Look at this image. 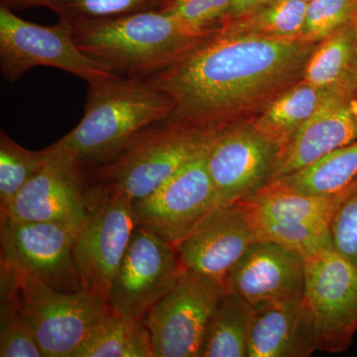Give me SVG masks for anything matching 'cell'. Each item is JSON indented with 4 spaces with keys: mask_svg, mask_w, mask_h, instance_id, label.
<instances>
[{
    "mask_svg": "<svg viewBox=\"0 0 357 357\" xmlns=\"http://www.w3.org/2000/svg\"><path fill=\"white\" fill-rule=\"evenodd\" d=\"M211 145L156 191L133 202L137 227L151 230L177 246L222 206L206 164Z\"/></svg>",
    "mask_w": 357,
    "mask_h": 357,
    "instance_id": "11",
    "label": "cell"
},
{
    "mask_svg": "<svg viewBox=\"0 0 357 357\" xmlns=\"http://www.w3.org/2000/svg\"><path fill=\"white\" fill-rule=\"evenodd\" d=\"M167 0H55L49 7L59 21L72 25L109 20L142 11L159 10Z\"/></svg>",
    "mask_w": 357,
    "mask_h": 357,
    "instance_id": "27",
    "label": "cell"
},
{
    "mask_svg": "<svg viewBox=\"0 0 357 357\" xmlns=\"http://www.w3.org/2000/svg\"><path fill=\"white\" fill-rule=\"evenodd\" d=\"M270 1H272V0H234V3H232L229 16H227V20H225V22L236 20V18L239 17V16H243L244 14L251 13V11L257 9L258 7L264 6V4Z\"/></svg>",
    "mask_w": 357,
    "mask_h": 357,
    "instance_id": "32",
    "label": "cell"
},
{
    "mask_svg": "<svg viewBox=\"0 0 357 357\" xmlns=\"http://www.w3.org/2000/svg\"><path fill=\"white\" fill-rule=\"evenodd\" d=\"M347 192L312 196L273 181L237 203L258 241L280 244L307 257L328 243L333 215Z\"/></svg>",
    "mask_w": 357,
    "mask_h": 357,
    "instance_id": "5",
    "label": "cell"
},
{
    "mask_svg": "<svg viewBox=\"0 0 357 357\" xmlns=\"http://www.w3.org/2000/svg\"><path fill=\"white\" fill-rule=\"evenodd\" d=\"M357 96L356 98H351V109L352 114H354V119L357 122Z\"/></svg>",
    "mask_w": 357,
    "mask_h": 357,
    "instance_id": "36",
    "label": "cell"
},
{
    "mask_svg": "<svg viewBox=\"0 0 357 357\" xmlns=\"http://www.w3.org/2000/svg\"><path fill=\"white\" fill-rule=\"evenodd\" d=\"M252 311L248 357H309L319 351L303 299Z\"/></svg>",
    "mask_w": 357,
    "mask_h": 357,
    "instance_id": "19",
    "label": "cell"
},
{
    "mask_svg": "<svg viewBox=\"0 0 357 357\" xmlns=\"http://www.w3.org/2000/svg\"><path fill=\"white\" fill-rule=\"evenodd\" d=\"M50 148L31 151L0 132V215L6 213L16 195L49 162Z\"/></svg>",
    "mask_w": 357,
    "mask_h": 357,
    "instance_id": "26",
    "label": "cell"
},
{
    "mask_svg": "<svg viewBox=\"0 0 357 357\" xmlns=\"http://www.w3.org/2000/svg\"><path fill=\"white\" fill-rule=\"evenodd\" d=\"M356 7L357 0H312L307 2L300 39L319 43L347 25Z\"/></svg>",
    "mask_w": 357,
    "mask_h": 357,
    "instance_id": "29",
    "label": "cell"
},
{
    "mask_svg": "<svg viewBox=\"0 0 357 357\" xmlns=\"http://www.w3.org/2000/svg\"><path fill=\"white\" fill-rule=\"evenodd\" d=\"M51 67L81 77L89 84L117 77L77 47L67 23L45 26L30 22L0 6V73L15 83L28 70Z\"/></svg>",
    "mask_w": 357,
    "mask_h": 357,
    "instance_id": "6",
    "label": "cell"
},
{
    "mask_svg": "<svg viewBox=\"0 0 357 357\" xmlns=\"http://www.w3.org/2000/svg\"><path fill=\"white\" fill-rule=\"evenodd\" d=\"M345 88L357 93V64L354 69L352 70L351 75H349V79H347V83H345Z\"/></svg>",
    "mask_w": 357,
    "mask_h": 357,
    "instance_id": "34",
    "label": "cell"
},
{
    "mask_svg": "<svg viewBox=\"0 0 357 357\" xmlns=\"http://www.w3.org/2000/svg\"><path fill=\"white\" fill-rule=\"evenodd\" d=\"M330 236L332 248L357 268V184L335 211Z\"/></svg>",
    "mask_w": 357,
    "mask_h": 357,
    "instance_id": "31",
    "label": "cell"
},
{
    "mask_svg": "<svg viewBox=\"0 0 357 357\" xmlns=\"http://www.w3.org/2000/svg\"><path fill=\"white\" fill-rule=\"evenodd\" d=\"M170 98L150 77H117L89 84L83 119L51 145L84 170V165L114 158L140 134L172 112Z\"/></svg>",
    "mask_w": 357,
    "mask_h": 357,
    "instance_id": "2",
    "label": "cell"
},
{
    "mask_svg": "<svg viewBox=\"0 0 357 357\" xmlns=\"http://www.w3.org/2000/svg\"><path fill=\"white\" fill-rule=\"evenodd\" d=\"M257 241L245 211L236 203L211 213L176 248L184 269L225 288L232 270Z\"/></svg>",
    "mask_w": 357,
    "mask_h": 357,
    "instance_id": "15",
    "label": "cell"
},
{
    "mask_svg": "<svg viewBox=\"0 0 357 357\" xmlns=\"http://www.w3.org/2000/svg\"><path fill=\"white\" fill-rule=\"evenodd\" d=\"M303 303L319 351H347L357 332V268L332 246L306 258Z\"/></svg>",
    "mask_w": 357,
    "mask_h": 357,
    "instance_id": "8",
    "label": "cell"
},
{
    "mask_svg": "<svg viewBox=\"0 0 357 357\" xmlns=\"http://www.w3.org/2000/svg\"><path fill=\"white\" fill-rule=\"evenodd\" d=\"M21 312L44 357H74L89 333L110 312L88 290L60 291L36 279L21 278Z\"/></svg>",
    "mask_w": 357,
    "mask_h": 357,
    "instance_id": "7",
    "label": "cell"
},
{
    "mask_svg": "<svg viewBox=\"0 0 357 357\" xmlns=\"http://www.w3.org/2000/svg\"><path fill=\"white\" fill-rule=\"evenodd\" d=\"M356 96V91L347 88L335 91L282 148L270 182L298 172L356 141L357 122L351 109V98Z\"/></svg>",
    "mask_w": 357,
    "mask_h": 357,
    "instance_id": "18",
    "label": "cell"
},
{
    "mask_svg": "<svg viewBox=\"0 0 357 357\" xmlns=\"http://www.w3.org/2000/svg\"><path fill=\"white\" fill-rule=\"evenodd\" d=\"M220 130L159 122L102 164L98 181L105 191L132 202L145 198L210 146Z\"/></svg>",
    "mask_w": 357,
    "mask_h": 357,
    "instance_id": "4",
    "label": "cell"
},
{
    "mask_svg": "<svg viewBox=\"0 0 357 357\" xmlns=\"http://www.w3.org/2000/svg\"><path fill=\"white\" fill-rule=\"evenodd\" d=\"M279 152L251 119L222 129L208 148L206 164L222 206L243 201L267 185Z\"/></svg>",
    "mask_w": 357,
    "mask_h": 357,
    "instance_id": "14",
    "label": "cell"
},
{
    "mask_svg": "<svg viewBox=\"0 0 357 357\" xmlns=\"http://www.w3.org/2000/svg\"><path fill=\"white\" fill-rule=\"evenodd\" d=\"M0 317V356H43L31 328L21 312L20 292L1 296Z\"/></svg>",
    "mask_w": 357,
    "mask_h": 357,
    "instance_id": "28",
    "label": "cell"
},
{
    "mask_svg": "<svg viewBox=\"0 0 357 357\" xmlns=\"http://www.w3.org/2000/svg\"><path fill=\"white\" fill-rule=\"evenodd\" d=\"M74 357H155L144 317L129 318L110 312Z\"/></svg>",
    "mask_w": 357,
    "mask_h": 357,
    "instance_id": "22",
    "label": "cell"
},
{
    "mask_svg": "<svg viewBox=\"0 0 357 357\" xmlns=\"http://www.w3.org/2000/svg\"><path fill=\"white\" fill-rule=\"evenodd\" d=\"M183 270L176 246L151 230L136 227L110 288V311L143 318L172 290Z\"/></svg>",
    "mask_w": 357,
    "mask_h": 357,
    "instance_id": "13",
    "label": "cell"
},
{
    "mask_svg": "<svg viewBox=\"0 0 357 357\" xmlns=\"http://www.w3.org/2000/svg\"><path fill=\"white\" fill-rule=\"evenodd\" d=\"M307 6L304 0H272L251 13L223 23L218 33L227 36L300 39Z\"/></svg>",
    "mask_w": 357,
    "mask_h": 357,
    "instance_id": "24",
    "label": "cell"
},
{
    "mask_svg": "<svg viewBox=\"0 0 357 357\" xmlns=\"http://www.w3.org/2000/svg\"><path fill=\"white\" fill-rule=\"evenodd\" d=\"M55 0H0L1 6L13 11L24 10L32 7H50Z\"/></svg>",
    "mask_w": 357,
    "mask_h": 357,
    "instance_id": "33",
    "label": "cell"
},
{
    "mask_svg": "<svg viewBox=\"0 0 357 357\" xmlns=\"http://www.w3.org/2000/svg\"><path fill=\"white\" fill-rule=\"evenodd\" d=\"M133 202L103 190L100 202L91 206L77 232L75 262L84 290L109 304L110 288L136 229Z\"/></svg>",
    "mask_w": 357,
    "mask_h": 357,
    "instance_id": "12",
    "label": "cell"
},
{
    "mask_svg": "<svg viewBox=\"0 0 357 357\" xmlns=\"http://www.w3.org/2000/svg\"><path fill=\"white\" fill-rule=\"evenodd\" d=\"M234 0H167L161 13L201 31H217L227 20Z\"/></svg>",
    "mask_w": 357,
    "mask_h": 357,
    "instance_id": "30",
    "label": "cell"
},
{
    "mask_svg": "<svg viewBox=\"0 0 357 357\" xmlns=\"http://www.w3.org/2000/svg\"><path fill=\"white\" fill-rule=\"evenodd\" d=\"M318 43L220 33L151 76L173 109L162 122L222 129L252 119L302 79Z\"/></svg>",
    "mask_w": 357,
    "mask_h": 357,
    "instance_id": "1",
    "label": "cell"
},
{
    "mask_svg": "<svg viewBox=\"0 0 357 357\" xmlns=\"http://www.w3.org/2000/svg\"><path fill=\"white\" fill-rule=\"evenodd\" d=\"M351 25L352 28V31H354V41H356L357 51V7L356 11H354V15H352L351 20Z\"/></svg>",
    "mask_w": 357,
    "mask_h": 357,
    "instance_id": "35",
    "label": "cell"
},
{
    "mask_svg": "<svg viewBox=\"0 0 357 357\" xmlns=\"http://www.w3.org/2000/svg\"><path fill=\"white\" fill-rule=\"evenodd\" d=\"M225 288L183 270L170 292L144 317L155 357H199L206 326Z\"/></svg>",
    "mask_w": 357,
    "mask_h": 357,
    "instance_id": "10",
    "label": "cell"
},
{
    "mask_svg": "<svg viewBox=\"0 0 357 357\" xmlns=\"http://www.w3.org/2000/svg\"><path fill=\"white\" fill-rule=\"evenodd\" d=\"M70 26L86 56L122 77L158 74L218 31L194 29L160 10Z\"/></svg>",
    "mask_w": 357,
    "mask_h": 357,
    "instance_id": "3",
    "label": "cell"
},
{
    "mask_svg": "<svg viewBox=\"0 0 357 357\" xmlns=\"http://www.w3.org/2000/svg\"><path fill=\"white\" fill-rule=\"evenodd\" d=\"M304 1L310 2V1H312V0H304Z\"/></svg>",
    "mask_w": 357,
    "mask_h": 357,
    "instance_id": "37",
    "label": "cell"
},
{
    "mask_svg": "<svg viewBox=\"0 0 357 357\" xmlns=\"http://www.w3.org/2000/svg\"><path fill=\"white\" fill-rule=\"evenodd\" d=\"M342 88L344 86L323 88L301 79L277 96L250 119L251 121L256 128L271 138L281 151L324 103Z\"/></svg>",
    "mask_w": 357,
    "mask_h": 357,
    "instance_id": "20",
    "label": "cell"
},
{
    "mask_svg": "<svg viewBox=\"0 0 357 357\" xmlns=\"http://www.w3.org/2000/svg\"><path fill=\"white\" fill-rule=\"evenodd\" d=\"M356 64V41L349 21L337 32L319 42L305 66L302 79L323 88H345Z\"/></svg>",
    "mask_w": 357,
    "mask_h": 357,
    "instance_id": "25",
    "label": "cell"
},
{
    "mask_svg": "<svg viewBox=\"0 0 357 357\" xmlns=\"http://www.w3.org/2000/svg\"><path fill=\"white\" fill-rule=\"evenodd\" d=\"M306 282V259L280 244L258 241L234 267L225 291L252 309L302 300Z\"/></svg>",
    "mask_w": 357,
    "mask_h": 357,
    "instance_id": "16",
    "label": "cell"
},
{
    "mask_svg": "<svg viewBox=\"0 0 357 357\" xmlns=\"http://www.w3.org/2000/svg\"><path fill=\"white\" fill-rule=\"evenodd\" d=\"M252 307L223 293L211 314L199 357H248Z\"/></svg>",
    "mask_w": 357,
    "mask_h": 357,
    "instance_id": "21",
    "label": "cell"
},
{
    "mask_svg": "<svg viewBox=\"0 0 357 357\" xmlns=\"http://www.w3.org/2000/svg\"><path fill=\"white\" fill-rule=\"evenodd\" d=\"M52 154L51 161L0 215L1 222H60L82 227L89 211L84 192V170L74 160Z\"/></svg>",
    "mask_w": 357,
    "mask_h": 357,
    "instance_id": "17",
    "label": "cell"
},
{
    "mask_svg": "<svg viewBox=\"0 0 357 357\" xmlns=\"http://www.w3.org/2000/svg\"><path fill=\"white\" fill-rule=\"evenodd\" d=\"M79 227L60 222H1V264L20 278L60 291L83 290L75 262Z\"/></svg>",
    "mask_w": 357,
    "mask_h": 357,
    "instance_id": "9",
    "label": "cell"
},
{
    "mask_svg": "<svg viewBox=\"0 0 357 357\" xmlns=\"http://www.w3.org/2000/svg\"><path fill=\"white\" fill-rule=\"evenodd\" d=\"M277 181L312 196L344 195L357 184V140Z\"/></svg>",
    "mask_w": 357,
    "mask_h": 357,
    "instance_id": "23",
    "label": "cell"
}]
</instances>
